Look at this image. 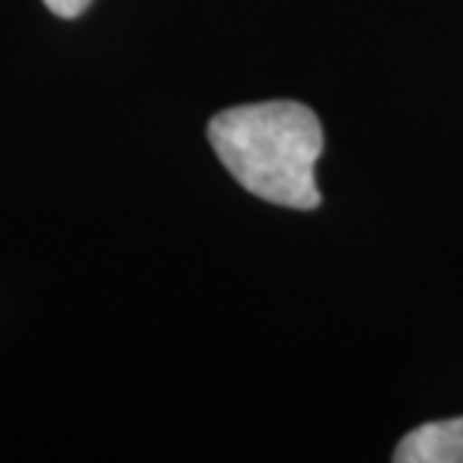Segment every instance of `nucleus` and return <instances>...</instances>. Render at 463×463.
Listing matches in <instances>:
<instances>
[{
	"label": "nucleus",
	"mask_w": 463,
	"mask_h": 463,
	"mask_svg": "<svg viewBox=\"0 0 463 463\" xmlns=\"http://www.w3.org/2000/svg\"><path fill=\"white\" fill-rule=\"evenodd\" d=\"M208 142L232 178L253 196L298 211L322 205L313 172L326 136L313 109L292 99L226 109L211 118Z\"/></svg>",
	"instance_id": "obj_1"
},
{
	"label": "nucleus",
	"mask_w": 463,
	"mask_h": 463,
	"mask_svg": "<svg viewBox=\"0 0 463 463\" xmlns=\"http://www.w3.org/2000/svg\"><path fill=\"white\" fill-rule=\"evenodd\" d=\"M397 463H463V415L430 421L406 433L394 451Z\"/></svg>",
	"instance_id": "obj_2"
},
{
	"label": "nucleus",
	"mask_w": 463,
	"mask_h": 463,
	"mask_svg": "<svg viewBox=\"0 0 463 463\" xmlns=\"http://www.w3.org/2000/svg\"><path fill=\"white\" fill-rule=\"evenodd\" d=\"M45 6L52 9L54 15H61V18H76L81 15L85 9L90 6V0H43Z\"/></svg>",
	"instance_id": "obj_3"
}]
</instances>
